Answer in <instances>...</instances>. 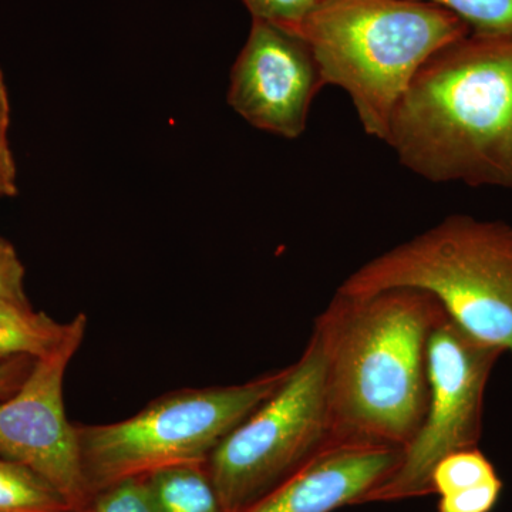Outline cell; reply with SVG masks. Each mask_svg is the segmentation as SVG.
Wrapping results in <instances>:
<instances>
[{
	"instance_id": "15",
	"label": "cell",
	"mask_w": 512,
	"mask_h": 512,
	"mask_svg": "<svg viewBox=\"0 0 512 512\" xmlns=\"http://www.w3.org/2000/svg\"><path fill=\"white\" fill-rule=\"evenodd\" d=\"M454 13L477 35H512V0H423Z\"/></svg>"
},
{
	"instance_id": "8",
	"label": "cell",
	"mask_w": 512,
	"mask_h": 512,
	"mask_svg": "<svg viewBox=\"0 0 512 512\" xmlns=\"http://www.w3.org/2000/svg\"><path fill=\"white\" fill-rule=\"evenodd\" d=\"M87 318L67 323L55 349L36 357L19 389L0 403V457L35 471L66 498L73 510L89 507L77 426L66 417L63 382L82 345Z\"/></svg>"
},
{
	"instance_id": "18",
	"label": "cell",
	"mask_w": 512,
	"mask_h": 512,
	"mask_svg": "<svg viewBox=\"0 0 512 512\" xmlns=\"http://www.w3.org/2000/svg\"><path fill=\"white\" fill-rule=\"evenodd\" d=\"M500 477L457 493L441 495L439 512H491L503 493Z\"/></svg>"
},
{
	"instance_id": "4",
	"label": "cell",
	"mask_w": 512,
	"mask_h": 512,
	"mask_svg": "<svg viewBox=\"0 0 512 512\" xmlns=\"http://www.w3.org/2000/svg\"><path fill=\"white\" fill-rule=\"evenodd\" d=\"M390 288L429 292L448 318L478 342L512 355V225L466 214L360 266L343 281V295Z\"/></svg>"
},
{
	"instance_id": "1",
	"label": "cell",
	"mask_w": 512,
	"mask_h": 512,
	"mask_svg": "<svg viewBox=\"0 0 512 512\" xmlns=\"http://www.w3.org/2000/svg\"><path fill=\"white\" fill-rule=\"evenodd\" d=\"M446 316L421 289L336 292L312 332L325 356L332 444L407 447L429 406L427 343Z\"/></svg>"
},
{
	"instance_id": "12",
	"label": "cell",
	"mask_w": 512,
	"mask_h": 512,
	"mask_svg": "<svg viewBox=\"0 0 512 512\" xmlns=\"http://www.w3.org/2000/svg\"><path fill=\"white\" fill-rule=\"evenodd\" d=\"M66 330L67 323L33 311L30 303L0 302V362L46 355L62 342Z\"/></svg>"
},
{
	"instance_id": "6",
	"label": "cell",
	"mask_w": 512,
	"mask_h": 512,
	"mask_svg": "<svg viewBox=\"0 0 512 512\" xmlns=\"http://www.w3.org/2000/svg\"><path fill=\"white\" fill-rule=\"evenodd\" d=\"M332 444L325 356L311 336L284 383L208 457L224 512H241Z\"/></svg>"
},
{
	"instance_id": "5",
	"label": "cell",
	"mask_w": 512,
	"mask_h": 512,
	"mask_svg": "<svg viewBox=\"0 0 512 512\" xmlns=\"http://www.w3.org/2000/svg\"><path fill=\"white\" fill-rule=\"evenodd\" d=\"M289 367L234 386L165 394L119 423L77 426L90 495L158 468L207 463L212 451L279 389Z\"/></svg>"
},
{
	"instance_id": "9",
	"label": "cell",
	"mask_w": 512,
	"mask_h": 512,
	"mask_svg": "<svg viewBox=\"0 0 512 512\" xmlns=\"http://www.w3.org/2000/svg\"><path fill=\"white\" fill-rule=\"evenodd\" d=\"M323 87L318 62L298 32L252 19L229 77L227 101L238 116L258 130L295 140L305 133Z\"/></svg>"
},
{
	"instance_id": "14",
	"label": "cell",
	"mask_w": 512,
	"mask_h": 512,
	"mask_svg": "<svg viewBox=\"0 0 512 512\" xmlns=\"http://www.w3.org/2000/svg\"><path fill=\"white\" fill-rule=\"evenodd\" d=\"M498 474L493 463L478 447L448 454L431 473V494L447 495L494 480Z\"/></svg>"
},
{
	"instance_id": "19",
	"label": "cell",
	"mask_w": 512,
	"mask_h": 512,
	"mask_svg": "<svg viewBox=\"0 0 512 512\" xmlns=\"http://www.w3.org/2000/svg\"><path fill=\"white\" fill-rule=\"evenodd\" d=\"M10 101L5 77L0 70V198L18 194V173L9 143Z\"/></svg>"
},
{
	"instance_id": "11",
	"label": "cell",
	"mask_w": 512,
	"mask_h": 512,
	"mask_svg": "<svg viewBox=\"0 0 512 512\" xmlns=\"http://www.w3.org/2000/svg\"><path fill=\"white\" fill-rule=\"evenodd\" d=\"M158 512H224L205 463H183L147 474Z\"/></svg>"
},
{
	"instance_id": "21",
	"label": "cell",
	"mask_w": 512,
	"mask_h": 512,
	"mask_svg": "<svg viewBox=\"0 0 512 512\" xmlns=\"http://www.w3.org/2000/svg\"><path fill=\"white\" fill-rule=\"evenodd\" d=\"M33 357L18 356L0 363V400H6L19 389L33 365Z\"/></svg>"
},
{
	"instance_id": "16",
	"label": "cell",
	"mask_w": 512,
	"mask_h": 512,
	"mask_svg": "<svg viewBox=\"0 0 512 512\" xmlns=\"http://www.w3.org/2000/svg\"><path fill=\"white\" fill-rule=\"evenodd\" d=\"M89 507L92 512H158L146 476L123 478L101 488Z\"/></svg>"
},
{
	"instance_id": "20",
	"label": "cell",
	"mask_w": 512,
	"mask_h": 512,
	"mask_svg": "<svg viewBox=\"0 0 512 512\" xmlns=\"http://www.w3.org/2000/svg\"><path fill=\"white\" fill-rule=\"evenodd\" d=\"M23 281L25 268L15 248L0 239V302L29 303Z\"/></svg>"
},
{
	"instance_id": "22",
	"label": "cell",
	"mask_w": 512,
	"mask_h": 512,
	"mask_svg": "<svg viewBox=\"0 0 512 512\" xmlns=\"http://www.w3.org/2000/svg\"><path fill=\"white\" fill-rule=\"evenodd\" d=\"M63 512H92L90 510V507L83 508V510H70V511H63Z\"/></svg>"
},
{
	"instance_id": "13",
	"label": "cell",
	"mask_w": 512,
	"mask_h": 512,
	"mask_svg": "<svg viewBox=\"0 0 512 512\" xmlns=\"http://www.w3.org/2000/svg\"><path fill=\"white\" fill-rule=\"evenodd\" d=\"M73 510L66 498L30 468L0 457V512Z\"/></svg>"
},
{
	"instance_id": "7",
	"label": "cell",
	"mask_w": 512,
	"mask_h": 512,
	"mask_svg": "<svg viewBox=\"0 0 512 512\" xmlns=\"http://www.w3.org/2000/svg\"><path fill=\"white\" fill-rule=\"evenodd\" d=\"M503 350L478 342L448 316L427 343L430 397L426 416L399 467L362 500L392 503L431 494V473L454 451L477 447L484 394Z\"/></svg>"
},
{
	"instance_id": "3",
	"label": "cell",
	"mask_w": 512,
	"mask_h": 512,
	"mask_svg": "<svg viewBox=\"0 0 512 512\" xmlns=\"http://www.w3.org/2000/svg\"><path fill=\"white\" fill-rule=\"evenodd\" d=\"M296 32L311 47L325 86L345 90L367 136L384 141L420 67L471 30L423 0H320Z\"/></svg>"
},
{
	"instance_id": "17",
	"label": "cell",
	"mask_w": 512,
	"mask_h": 512,
	"mask_svg": "<svg viewBox=\"0 0 512 512\" xmlns=\"http://www.w3.org/2000/svg\"><path fill=\"white\" fill-rule=\"evenodd\" d=\"M252 19L274 23L282 28L299 29L320 0H241Z\"/></svg>"
},
{
	"instance_id": "2",
	"label": "cell",
	"mask_w": 512,
	"mask_h": 512,
	"mask_svg": "<svg viewBox=\"0 0 512 512\" xmlns=\"http://www.w3.org/2000/svg\"><path fill=\"white\" fill-rule=\"evenodd\" d=\"M384 143L430 183L512 190V35L470 32L434 53Z\"/></svg>"
},
{
	"instance_id": "10",
	"label": "cell",
	"mask_w": 512,
	"mask_h": 512,
	"mask_svg": "<svg viewBox=\"0 0 512 512\" xmlns=\"http://www.w3.org/2000/svg\"><path fill=\"white\" fill-rule=\"evenodd\" d=\"M402 457V448L329 444L241 512H333L362 504Z\"/></svg>"
}]
</instances>
